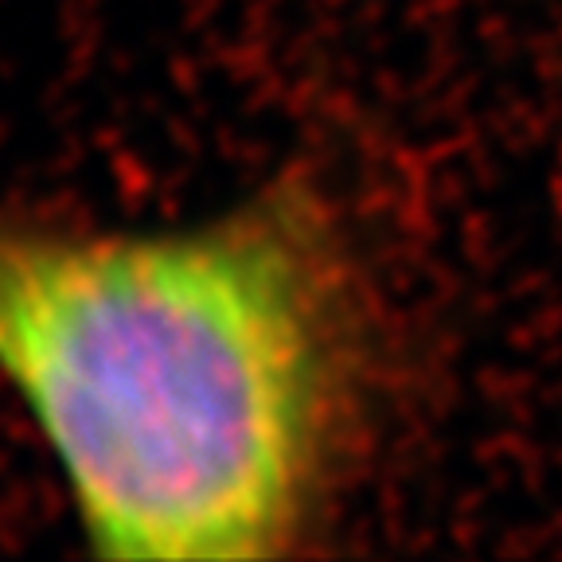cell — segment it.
Segmentation results:
<instances>
[{
    "instance_id": "1",
    "label": "cell",
    "mask_w": 562,
    "mask_h": 562,
    "mask_svg": "<svg viewBox=\"0 0 562 562\" xmlns=\"http://www.w3.org/2000/svg\"><path fill=\"white\" fill-rule=\"evenodd\" d=\"M0 379L52 449L90 554H290L360 386L333 215L301 184L165 231L0 211Z\"/></svg>"
}]
</instances>
